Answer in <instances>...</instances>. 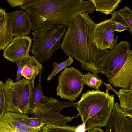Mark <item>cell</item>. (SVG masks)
Instances as JSON below:
<instances>
[{
  "label": "cell",
  "instance_id": "obj_26",
  "mask_svg": "<svg viewBox=\"0 0 132 132\" xmlns=\"http://www.w3.org/2000/svg\"><path fill=\"white\" fill-rule=\"evenodd\" d=\"M27 0H7L9 4L12 7L23 5Z\"/></svg>",
  "mask_w": 132,
  "mask_h": 132
},
{
  "label": "cell",
  "instance_id": "obj_18",
  "mask_svg": "<svg viewBox=\"0 0 132 132\" xmlns=\"http://www.w3.org/2000/svg\"><path fill=\"white\" fill-rule=\"evenodd\" d=\"M117 94L120 108L132 109V88L129 89H121Z\"/></svg>",
  "mask_w": 132,
  "mask_h": 132
},
{
  "label": "cell",
  "instance_id": "obj_24",
  "mask_svg": "<svg viewBox=\"0 0 132 132\" xmlns=\"http://www.w3.org/2000/svg\"><path fill=\"white\" fill-rule=\"evenodd\" d=\"M114 32H113L109 37L107 40V44L110 50H111L117 43L118 36L114 38Z\"/></svg>",
  "mask_w": 132,
  "mask_h": 132
},
{
  "label": "cell",
  "instance_id": "obj_1",
  "mask_svg": "<svg viewBox=\"0 0 132 132\" xmlns=\"http://www.w3.org/2000/svg\"><path fill=\"white\" fill-rule=\"evenodd\" d=\"M89 13L85 12L75 17L65 31L61 48L67 56L81 63L82 69L98 75L101 60L108 50L96 47L93 37L96 23Z\"/></svg>",
  "mask_w": 132,
  "mask_h": 132
},
{
  "label": "cell",
  "instance_id": "obj_20",
  "mask_svg": "<svg viewBox=\"0 0 132 132\" xmlns=\"http://www.w3.org/2000/svg\"><path fill=\"white\" fill-rule=\"evenodd\" d=\"M75 126H60L47 123L43 127V132H75Z\"/></svg>",
  "mask_w": 132,
  "mask_h": 132
},
{
  "label": "cell",
  "instance_id": "obj_17",
  "mask_svg": "<svg viewBox=\"0 0 132 132\" xmlns=\"http://www.w3.org/2000/svg\"><path fill=\"white\" fill-rule=\"evenodd\" d=\"M95 8V10L108 15L113 13L122 3L121 0H90Z\"/></svg>",
  "mask_w": 132,
  "mask_h": 132
},
{
  "label": "cell",
  "instance_id": "obj_12",
  "mask_svg": "<svg viewBox=\"0 0 132 132\" xmlns=\"http://www.w3.org/2000/svg\"><path fill=\"white\" fill-rule=\"evenodd\" d=\"M105 127L106 132H132V119L125 115L116 102Z\"/></svg>",
  "mask_w": 132,
  "mask_h": 132
},
{
  "label": "cell",
  "instance_id": "obj_19",
  "mask_svg": "<svg viewBox=\"0 0 132 132\" xmlns=\"http://www.w3.org/2000/svg\"><path fill=\"white\" fill-rule=\"evenodd\" d=\"M97 75L89 72L83 75V80L85 84L89 87L99 90L102 85V81Z\"/></svg>",
  "mask_w": 132,
  "mask_h": 132
},
{
  "label": "cell",
  "instance_id": "obj_5",
  "mask_svg": "<svg viewBox=\"0 0 132 132\" xmlns=\"http://www.w3.org/2000/svg\"><path fill=\"white\" fill-rule=\"evenodd\" d=\"M39 80L37 86L33 88L30 102V109L27 114H32L42 120L46 123L60 126H65L68 122L71 121L79 115L71 117L61 115L60 112L63 108L71 106H76L73 102H62L52 97L45 96L41 87V75H39Z\"/></svg>",
  "mask_w": 132,
  "mask_h": 132
},
{
  "label": "cell",
  "instance_id": "obj_27",
  "mask_svg": "<svg viewBox=\"0 0 132 132\" xmlns=\"http://www.w3.org/2000/svg\"><path fill=\"white\" fill-rule=\"evenodd\" d=\"M115 25L114 31L122 32L125 30H128V29L122 24L118 22H114Z\"/></svg>",
  "mask_w": 132,
  "mask_h": 132
},
{
  "label": "cell",
  "instance_id": "obj_29",
  "mask_svg": "<svg viewBox=\"0 0 132 132\" xmlns=\"http://www.w3.org/2000/svg\"><path fill=\"white\" fill-rule=\"evenodd\" d=\"M121 109L126 116L132 118V109L121 108Z\"/></svg>",
  "mask_w": 132,
  "mask_h": 132
},
{
  "label": "cell",
  "instance_id": "obj_11",
  "mask_svg": "<svg viewBox=\"0 0 132 132\" xmlns=\"http://www.w3.org/2000/svg\"><path fill=\"white\" fill-rule=\"evenodd\" d=\"M12 37L28 36L32 28L29 14L23 9L7 13Z\"/></svg>",
  "mask_w": 132,
  "mask_h": 132
},
{
  "label": "cell",
  "instance_id": "obj_2",
  "mask_svg": "<svg viewBox=\"0 0 132 132\" xmlns=\"http://www.w3.org/2000/svg\"><path fill=\"white\" fill-rule=\"evenodd\" d=\"M20 8L29 14L33 31L43 24L69 28L78 15L95 9L90 0H27Z\"/></svg>",
  "mask_w": 132,
  "mask_h": 132
},
{
  "label": "cell",
  "instance_id": "obj_13",
  "mask_svg": "<svg viewBox=\"0 0 132 132\" xmlns=\"http://www.w3.org/2000/svg\"><path fill=\"white\" fill-rule=\"evenodd\" d=\"M114 22L111 19H106L96 23L93 37L94 42L98 49L105 50L109 48L107 40L109 36L114 32Z\"/></svg>",
  "mask_w": 132,
  "mask_h": 132
},
{
  "label": "cell",
  "instance_id": "obj_16",
  "mask_svg": "<svg viewBox=\"0 0 132 132\" xmlns=\"http://www.w3.org/2000/svg\"><path fill=\"white\" fill-rule=\"evenodd\" d=\"M111 18L114 22L120 23L128 29L132 35V11L127 6L111 14Z\"/></svg>",
  "mask_w": 132,
  "mask_h": 132
},
{
  "label": "cell",
  "instance_id": "obj_8",
  "mask_svg": "<svg viewBox=\"0 0 132 132\" xmlns=\"http://www.w3.org/2000/svg\"><path fill=\"white\" fill-rule=\"evenodd\" d=\"M83 75L79 69L72 67L64 69L57 78V95L71 102L75 100L82 93L85 85Z\"/></svg>",
  "mask_w": 132,
  "mask_h": 132
},
{
  "label": "cell",
  "instance_id": "obj_28",
  "mask_svg": "<svg viewBox=\"0 0 132 132\" xmlns=\"http://www.w3.org/2000/svg\"><path fill=\"white\" fill-rule=\"evenodd\" d=\"M85 124L83 123L76 127L75 132H85Z\"/></svg>",
  "mask_w": 132,
  "mask_h": 132
},
{
  "label": "cell",
  "instance_id": "obj_9",
  "mask_svg": "<svg viewBox=\"0 0 132 132\" xmlns=\"http://www.w3.org/2000/svg\"><path fill=\"white\" fill-rule=\"evenodd\" d=\"M32 39L30 36H16L4 50L3 57L7 60L14 63L23 61L31 51Z\"/></svg>",
  "mask_w": 132,
  "mask_h": 132
},
{
  "label": "cell",
  "instance_id": "obj_23",
  "mask_svg": "<svg viewBox=\"0 0 132 132\" xmlns=\"http://www.w3.org/2000/svg\"><path fill=\"white\" fill-rule=\"evenodd\" d=\"M4 85L3 82L0 81V116L7 111Z\"/></svg>",
  "mask_w": 132,
  "mask_h": 132
},
{
  "label": "cell",
  "instance_id": "obj_30",
  "mask_svg": "<svg viewBox=\"0 0 132 132\" xmlns=\"http://www.w3.org/2000/svg\"><path fill=\"white\" fill-rule=\"evenodd\" d=\"M88 132H104V131L103 130L100 128H94L91 130H90Z\"/></svg>",
  "mask_w": 132,
  "mask_h": 132
},
{
  "label": "cell",
  "instance_id": "obj_14",
  "mask_svg": "<svg viewBox=\"0 0 132 132\" xmlns=\"http://www.w3.org/2000/svg\"><path fill=\"white\" fill-rule=\"evenodd\" d=\"M23 61L24 63L22 72V76L30 82L32 88L34 87L36 77L42 70V64L34 57L29 55Z\"/></svg>",
  "mask_w": 132,
  "mask_h": 132
},
{
  "label": "cell",
  "instance_id": "obj_7",
  "mask_svg": "<svg viewBox=\"0 0 132 132\" xmlns=\"http://www.w3.org/2000/svg\"><path fill=\"white\" fill-rule=\"evenodd\" d=\"M32 89L30 82L26 79L16 82L7 79L4 85L6 111L27 114L30 109Z\"/></svg>",
  "mask_w": 132,
  "mask_h": 132
},
{
  "label": "cell",
  "instance_id": "obj_6",
  "mask_svg": "<svg viewBox=\"0 0 132 132\" xmlns=\"http://www.w3.org/2000/svg\"><path fill=\"white\" fill-rule=\"evenodd\" d=\"M66 27L63 25L50 26L43 24L32 32L33 36L31 51L39 62L51 59L52 54L61 47Z\"/></svg>",
  "mask_w": 132,
  "mask_h": 132
},
{
  "label": "cell",
  "instance_id": "obj_21",
  "mask_svg": "<svg viewBox=\"0 0 132 132\" xmlns=\"http://www.w3.org/2000/svg\"><path fill=\"white\" fill-rule=\"evenodd\" d=\"M73 62V58L69 56L68 58L64 62L60 63L54 62L53 65V69L52 72L48 76L47 80L49 81L51 80L62 69L70 66Z\"/></svg>",
  "mask_w": 132,
  "mask_h": 132
},
{
  "label": "cell",
  "instance_id": "obj_4",
  "mask_svg": "<svg viewBox=\"0 0 132 132\" xmlns=\"http://www.w3.org/2000/svg\"><path fill=\"white\" fill-rule=\"evenodd\" d=\"M114 103V95L108 92L89 90L82 94L76 107L85 124L86 131L106 126Z\"/></svg>",
  "mask_w": 132,
  "mask_h": 132
},
{
  "label": "cell",
  "instance_id": "obj_22",
  "mask_svg": "<svg viewBox=\"0 0 132 132\" xmlns=\"http://www.w3.org/2000/svg\"><path fill=\"white\" fill-rule=\"evenodd\" d=\"M23 123L31 127L40 128L46 124L42 119L36 117H30L27 114H23L22 119Z\"/></svg>",
  "mask_w": 132,
  "mask_h": 132
},
{
  "label": "cell",
  "instance_id": "obj_10",
  "mask_svg": "<svg viewBox=\"0 0 132 132\" xmlns=\"http://www.w3.org/2000/svg\"><path fill=\"white\" fill-rule=\"evenodd\" d=\"M23 114L7 111L0 116V132H43V127L36 128L24 124Z\"/></svg>",
  "mask_w": 132,
  "mask_h": 132
},
{
  "label": "cell",
  "instance_id": "obj_15",
  "mask_svg": "<svg viewBox=\"0 0 132 132\" xmlns=\"http://www.w3.org/2000/svg\"><path fill=\"white\" fill-rule=\"evenodd\" d=\"M10 24L5 9L0 8V50H4L11 43Z\"/></svg>",
  "mask_w": 132,
  "mask_h": 132
},
{
  "label": "cell",
  "instance_id": "obj_3",
  "mask_svg": "<svg viewBox=\"0 0 132 132\" xmlns=\"http://www.w3.org/2000/svg\"><path fill=\"white\" fill-rule=\"evenodd\" d=\"M99 72L113 87L132 88V50L128 42L122 41L108 51L101 60Z\"/></svg>",
  "mask_w": 132,
  "mask_h": 132
},
{
  "label": "cell",
  "instance_id": "obj_25",
  "mask_svg": "<svg viewBox=\"0 0 132 132\" xmlns=\"http://www.w3.org/2000/svg\"><path fill=\"white\" fill-rule=\"evenodd\" d=\"M17 65L18 69L16 75V81H18L21 80V73L24 63L23 61H18L14 62Z\"/></svg>",
  "mask_w": 132,
  "mask_h": 132
}]
</instances>
